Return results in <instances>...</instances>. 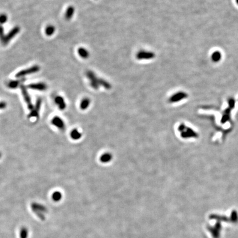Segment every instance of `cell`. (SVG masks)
Segmentation results:
<instances>
[{
  "mask_svg": "<svg viewBox=\"0 0 238 238\" xmlns=\"http://www.w3.org/2000/svg\"><path fill=\"white\" fill-rule=\"evenodd\" d=\"M40 67L37 65H35L31 67L27 68V69H25L23 70H22L21 71L18 72L16 75V77L17 78H21V77H23L25 76H27L28 75H30V74H32V73H37V72L39 71L40 70Z\"/></svg>",
  "mask_w": 238,
  "mask_h": 238,
  "instance_id": "cell-1",
  "label": "cell"
},
{
  "mask_svg": "<svg viewBox=\"0 0 238 238\" xmlns=\"http://www.w3.org/2000/svg\"><path fill=\"white\" fill-rule=\"evenodd\" d=\"M21 87V91H22V95L24 97V100L27 104L28 108V109H29L30 110H31L32 109H33L34 106H33V104L31 103V97L30 95L29 94L28 92L27 91V88L25 85H22L20 86Z\"/></svg>",
  "mask_w": 238,
  "mask_h": 238,
  "instance_id": "cell-2",
  "label": "cell"
},
{
  "mask_svg": "<svg viewBox=\"0 0 238 238\" xmlns=\"http://www.w3.org/2000/svg\"><path fill=\"white\" fill-rule=\"evenodd\" d=\"M20 31V28L19 27H15L12 29L10 30V31L5 36L4 41L2 42V44L4 45H6L10 42V41L15 37V36L18 34Z\"/></svg>",
  "mask_w": 238,
  "mask_h": 238,
  "instance_id": "cell-3",
  "label": "cell"
},
{
  "mask_svg": "<svg viewBox=\"0 0 238 238\" xmlns=\"http://www.w3.org/2000/svg\"><path fill=\"white\" fill-rule=\"evenodd\" d=\"M154 57L155 54L150 51H140L136 55V58L138 60H150Z\"/></svg>",
  "mask_w": 238,
  "mask_h": 238,
  "instance_id": "cell-4",
  "label": "cell"
},
{
  "mask_svg": "<svg viewBox=\"0 0 238 238\" xmlns=\"http://www.w3.org/2000/svg\"><path fill=\"white\" fill-rule=\"evenodd\" d=\"M41 103H42L41 99H38L36 102V104H35V106L33 108V109L31 110V112L29 113V114L28 115V117L29 118H37V116H39V110L41 108Z\"/></svg>",
  "mask_w": 238,
  "mask_h": 238,
  "instance_id": "cell-5",
  "label": "cell"
},
{
  "mask_svg": "<svg viewBox=\"0 0 238 238\" xmlns=\"http://www.w3.org/2000/svg\"><path fill=\"white\" fill-rule=\"evenodd\" d=\"M51 123L53 125L56 126L58 129L63 130L65 129V124L64 120L60 117L55 116L51 120Z\"/></svg>",
  "mask_w": 238,
  "mask_h": 238,
  "instance_id": "cell-6",
  "label": "cell"
},
{
  "mask_svg": "<svg viewBox=\"0 0 238 238\" xmlns=\"http://www.w3.org/2000/svg\"><path fill=\"white\" fill-rule=\"evenodd\" d=\"M31 208L33 212L37 211V212H41L43 213H47L48 211L47 208L44 206V205L38 204L37 202H33L31 204Z\"/></svg>",
  "mask_w": 238,
  "mask_h": 238,
  "instance_id": "cell-7",
  "label": "cell"
},
{
  "mask_svg": "<svg viewBox=\"0 0 238 238\" xmlns=\"http://www.w3.org/2000/svg\"><path fill=\"white\" fill-rule=\"evenodd\" d=\"M28 87L31 89L43 91L47 89V85L44 83H37L30 84L28 85Z\"/></svg>",
  "mask_w": 238,
  "mask_h": 238,
  "instance_id": "cell-8",
  "label": "cell"
},
{
  "mask_svg": "<svg viewBox=\"0 0 238 238\" xmlns=\"http://www.w3.org/2000/svg\"><path fill=\"white\" fill-rule=\"evenodd\" d=\"M55 102L58 108L60 110H64L66 109V104L64 99L61 96L56 97L55 99Z\"/></svg>",
  "mask_w": 238,
  "mask_h": 238,
  "instance_id": "cell-9",
  "label": "cell"
},
{
  "mask_svg": "<svg viewBox=\"0 0 238 238\" xmlns=\"http://www.w3.org/2000/svg\"><path fill=\"white\" fill-rule=\"evenodd\" d=\"M25 81V78H22L21 79H17L15 81H11L8 83V87L11 89H16L18 86H21L23 85V83Z\"/></svg>",
  "mask_w": 238,
  "mask_h": 238,
  "instance_id": "cell-10",
  "label": "cell"
},
{
  "mask_svg": "<svg viewBox=\"0 0 238 238\" xmlns=\"http://www.w3.org/2000/svg\"><path fill=\"white\" fill-rule=\"evenodd\" d=\"M112 159V155L110 153L106 152L103 154L100 157V160L103 163H108Z\"/></svg>",
  "mask_w": 238,
  "mask_h": 238,
  "instance_id": "cell-11",
  "label": "cell"
},
{
  "mask_svg": "<svg viewBox=\"0 0 238 238\" xmlns=\"http://www.w3.org/2000/svg\"><path fill=\"white\" fill-rule=\"evenodd\" d=\"M70 136L73 140H78L81 138L82 133L77 129H73L70 133Z\"/></svg>",
  "mask_w": 238,
  "mask_h": 238,
  "instance_id": "cell-12",
  "label": "cell"
},
{
  "mask_svg": "<svg viewBox=\"0 0 238 238\" xmlns=\"http://www.w3.org/2000/svg\"><path fill=\"white\" fill-rule=\"evenodd\" d=\"M184 97H185V94L183 93H178L173 95L172 97H171L170 99H169V101L171 103L177 102V101L182 99Z\"/></svg>",
  "mask_w": 238,
  "mask_h": 238,
  "instance_id": "cell-13",
  "label": "cell"
},
{
  "mask_svg": "<svg viewBox=\"0 0 238 238\" xmlns=\"http://www.w3.org/2000/svg\"><path fill=\"white\" fill-rule=\"evenodd\" d=\"M90 104H91L90 99L88 98H85L82 99V100L81 102L80 108L83 110H85L86 109L88 108L89 106H90Z\"/></svg>",
  "mask_w": 238,
  "mask_h": 238,
  "instance_id": "cell-14",
  "label": "cell"
},
{
  "mask_svg": "<svg viewBox=\"0 0 238 238\" xmlns=\"http://www.w3.org/2000/svg\"><path fill=\"white\" fill-rule=\"evenodd\" d=\"M75 12V8L73 6H69L67 8V10L66 11L65 13V18L67 20H70L72 18V16H73Z\"/></svg>",
  "mask_w": 238,
  "mask_h": 238,
  "instance_id": "cell-15",
  "label": "cell"
},
{
  "mask_svg": "<svg viewBox=\"0 0 238 238\" xmlns=\"http://www.w3.org/2000/svg\"><path fill=\"white\" fill-rule=\"evenodd\" d=\"M79 55L83 58H87L89 56L88 51L83 48H79L78 49Z\"/></svg>",
  "mask_w": 238,
  "mask_h": 238,
  "instance_id": "cell-16",
  "label": "cell"
},
{
  "mask_svg": "<svg viewBox=\"0 0 238 238\" xmlns=\"http://www.w3.org/2000/svg\"><path fill=\"white\" fill-rule=\"evenodd\" d=\"M55 31V28L52 25H48L45 29V34L48 36H51L52 34H54Z\"/></svg>",
  "mask_w": 238,
  "mask_h": 238,
  "instance_id": "cell-17",
  "label": "cell"
},
{
  "mask_svg": "<svg viewBox=\"0 0 238 238\" xmlns=\"http://www.w3.org/2000/svg\"><path fill=\"white\" fill-rule=\"evenodd\" d=\"M62 197V194L59 191H55L52 195V198L55 202L60 201L61 200Z\"/></svg>",
  "mask_w": 238,
  "mask_h": 238,
  "instance_id": "cell-18",
  "label": "cell"
},
{
  "mask_svg": "<svg viewBox=\"0 0 238 238\" xmlns=\"http://www.w3.org/2000/svg\"><path fill=\"white\" fill-rule=\"evenodd\" d=\"M99 85H102L103 87H104L106 89H110L112 87L109 83L102 78H99Z\"/></svg>",
  "mask_w": 238,
  "mask_h": 238,
  "instance_id": "cell-19",
  "label": "cell"
},
{
  "mask_svg": "<svg viewBox=\"0 0 238 238\" xmlns=\"http://www.w3.org/2000/svg\"><path fill=\"white\" fill-rule=\"evenodd\" d=\"M28 234H29V232L27 228L25 227L21 228V231L19 232L20 238H28Z\"/></svg>",
  "mask_w": 238,
  "mask_h": 238,
  "instance_id": "cell-20",
  "label": "cell"
},
{
  "mask_svg": "<svg viewBox=\"0 0 238 238\" xmlns=\"http://www.w3.org/2000/svg\"><path fill=\"white\" fill-rule=\"evenodd\" d=\"M86 75H87V77L89 79V80L91 81V82L94 81H96V80L98 79V78L97 77V76L94 74V73L93 72L91 71H88L87 72Z\"/></svg>",
  "mask_w": 238,
  "mask_h": 238,
  "instance_id": "cell-21",
  "label": "cell"
},
{
  "mask_svg": "<svg viewBox=\"0 0 238 238\" xmlns=\"http://www.w3.org/2000/svg\"><path fill=\"white\" fill-rule=\"evenodd\" d=\"M212 59L214 60V61H219L221 58V55L220 52H214V53L212 55Z\"/></svg>",
  "mask_w": 238,
  "mask_h": 238,
  "instance_id": "cell-22",
  "label": "cell"
},
{
  "mask_svg": "<svg viewBox=\"0 0 238 238\" xmlns=\"http://www.w3.org/2000/svg\"><path fill=\"white\" fill-rule=\"evenodd\" d=\"M8 19L7 15L5 14H0V24H4L6 23Z\"/></svg>",
  "mask_w": 238,
  "mask_h": 238,
  "instance_id": "cell-23",
  "label": "cell"
},
{
  "mask_svg": "<svg viewBox=\"0 0 238 238\" xmlns=\"http://www.w3.org/2000/svg\"><path fill=\"white\" fill-rule=\"evenodd\" d=\"M4 32V28L2 25H0V40L2 43L4 41V39L5 37Z\"/></svg>",
  "mask_w": 238,
  "mask_h": 238,
  "instance_id": "cell-24",
  "label": "cell"
},
{
  "mask_svg": "<svg viewBox=\"0 0 238 238\" xmlns=\"http://www.w3.org/2000/svg\"><path fill=\"white\" fill-rule=\"evenodd\" d=\"M7 104L4 102H0V110L1 109H4L6 108Z\"/></svg>",
  "mask_w": 238,
  "mask_h": 238,
  "instance_id": "cell-25",
  "label": "cell"
},
{
  "mask_svg": "<svg viewBox=\"0 0 238 238\" xmlns=\"http://www.w3.org/2000/svg\"><path fill=\"white\" fill-rule=\"evenodd\" d=\"M1 156H2V154H1V152H0V158H1Z\"/></svg>",
  "mask_w": 238,
  "mask_h": 238,
  "instance_id": "cell-26",
  "label": "cell"
},
{
  "mask_svg": "<svg viewBox=\"0 0 238 238\" xmlns=\"http://www.w3.org/2000/svg\"><path fill=\"white\" fill-rule=\"evenodd\" d=\"M237 3H238V0H237Z\"/></svg>",
  "mask_w": 238,
  "mask_h": 238,
  "instance_id": "cell-27",
  "label": "cell"
}]
</instances>
